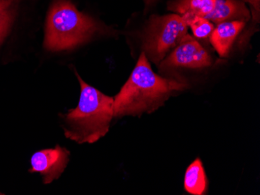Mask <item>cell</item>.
<instances>
[{
  "mask_svg": "<svg viewBox=\"0 0 260 195\" xmlns=\"http://www.w3.org/2000/svg\"><path fill=\"white\" fill-rule=\"evenodd\" d=\"M188 34V25L179 14L153 16L144 31L143 52L147 59L159 65Z\"/></svg>",
  "mask_w": 260,
  "mask_h": 195,
  "instance_id": "4",
  "label": "cell"
},
{
  "mask_svg": "<svg viewBox=\"0 0 260 195\" xmlns=\"http://www.w3.org/2000/svg\"><path fill=\"white\" fill-rule=\"evenodd\" d=\"M144 3H145L146 7H148V6L151 5L152 4L157 1V0H144Z\"/></svg>",
  "mask_w": 260,
  "mask_h": 195,
  "instance_id": "14",
  "label": "cell"
},
{
  "mask_svg": "<svg viewBox=\"0 0 260 195\" xmlns=\"http://www.w3.org/2000/svg\"><path fill=\"white\" fill-rule=\"evenodd\" d=\"M102 31L97 21L80 12L70 1L57 0L47 17L44 45L51 52L70 50Z\"/></svg>",
  "mask_w": 260,
  "mask_h": 195,
  "instance_id": "3",
  "label": "cell"
},
{
  "mask_svg": "<svg viewBox=\"0 0 260 195\" xmlns=\"http://www.w3.org/2000/svg\"><path fill=\"white\" fill-rule=\"evenodd\" d=\"M245 26L241 20L222 22L217 24L210 36V43L221 58L229 55L232 45Z\"/></svg>",
  "mask_w": 260,
  "mask_h": 195,
  "instance_id": "7",
  "label": "cell"
},
{
  "mask_svg": "<svg viewBox=\"0 0 260 195\" xmlns=\"http://www.w3.org/2000/svg\"><path fill=\"white\" fill-rule=\"evenodd\" d=\"M181 16L186 22L188 27H190L196 38H208L215 27L211 21L204 17L189 15V14H184Z\"/></svg>",
  "mask_w": 260,
  "mask_h": 195,
  "instance_id": "12",
  "label": "cell"
},
{
  "mask_svg": "<svg viewBox=\"0 0 260 195\" xmlns=\"http://www.w3.org/2000/svg\"><path fill=\"white\" fill-rule=\"evenodd\" d=\"M212 63L213 60L210 54L188 33L183 41L160 62L159 68L160 71L179 67L202 68L210 66Z\"/></svg>",
  "mask_w": 260,
  "mask_h": 195,
  "instance_id": "5",
  "label": "cell"
},
{
  "mask_svg": "<svg viewBox=\"0 0 260 195\" xmlns=\"http://www.w3.org/2000/svg\"><path fill=\"white\" fill-rule=\"evenodd\" d=\"M18 2L19 0H0V45L14 22Z\"/></svg>",
  "mask_w": 260,
  "mask_h": 195,
  "instance_id": "11",
  "label": "cell"
},
{
  "mask_svg": "<svg viewBox=\"0 0 260 195\" xmlns=\"http://www.w3.org/2000/svg\"><path fill=\"white\" fill-rule=\"evenodd\" d=\"M80 85L78 105L64 115L67 139L77 143L92 144L109 132L114 118V98L86 84L77 71Z\"/></svg>",
  "mask_w": 260,
  "mask_h": 195,
  "instance_id": "2",
  "label": "cell"
},
{
  "mask_svg": "<svg viewBox=\"0 0 260 195\" xmlns=\"http://www.w3.org/2000/svg\"><path fill=\"white\" fill-rule=\"evenodd\" d=\"M215 0H176L168 5V9L179 15L189 14L205 18L214 7Z\"/></svg>",
  "mask_w": 260,
  "mask_h": 195,
  "instance_id": "10",
  "label": "cell"
},
{
  "mask_svg": "<svg viewBox=\"0 0 260 195\" xmlns=\"http://www.w3.org/2000/svg\"><path fill=\"white\" fill-rule=\"evenodd\" d=\"M207 181L204 166L200 159L187 168L184 180V187L188 193L193 195H203L207 190Z\"/></svg>",
  "mask_w": 260,
  "mask_h": 195,
  "instance_id": "9",
  "label": "cell"
},
{
  "mask_svg": "<svg viewBox=\"0 0 260 195\" xmlns=\"http://www.w3.org/2000/svg\"><path fill=\"white\" fill-rule=\"evenodd\" d=\"M247 2L249 3L253 9L254 12L259 14L260 0H245Z\"/></svg>",
  "mask_w": 260,
  "mask_h": 195,
  "instance_id": "13",
  "label": "cell"
},
{
  "mask_svg": "<svg viewBox=\"0 0 260 195\" xmlns=\"http://www.w3.org/2000/svg\"><path fill=\"white\" fill-rule=\"evenodd\" d=\"M187 87L186 83L157 75L142 52L129 78L114 98V117L153 113Z\"/></svg>",
  "mask_w": 260,
  "mask_h": 195,
  "instance_id": "1",
  "label": "cell"
},
{
  "mask_svg": "<svg viewBox=\"0 0 260 195\" xmlns=\"http://www.w3.org/2000/svg\"><path fill=\"white\" fill-rule=\"evenodd\" d=\"M205 18L215 24L232 20H241L246 23L250 18V14L241 1L215 0L214 8Z\"/></svg>",
  "mask_w": 260,
  "mask_h": 195,
  "instance_id": "8",
  "label": "cell"
},
{
  "mask_svg": "<svg viewBox=\"0 0 260 195\" xmlns=\"http://www.w3.org/2000/svg\"><path fill=\"white\" fill-rule=\"evenodd\" d=\"M70 160L67 148L57 145L54 148L43 149L35 152L30 159V173H39L44 183H52L62 175Z\"/></svg>",
  "mask_w": 260,
  "mask_h": 195,
  "instance_id": "6",
  "label": "cell"
}]
</instances>
